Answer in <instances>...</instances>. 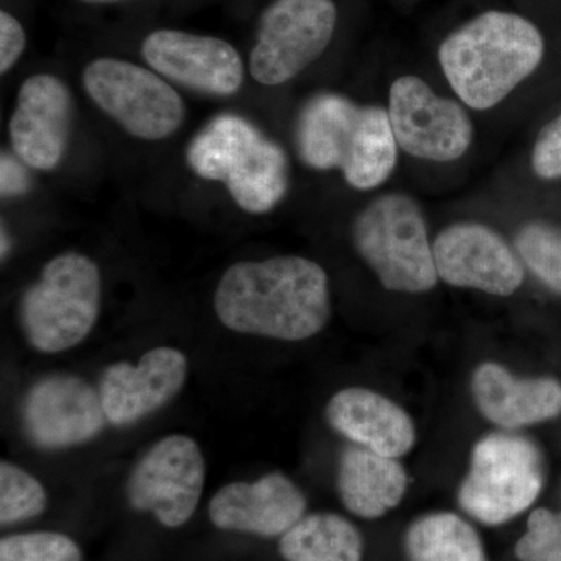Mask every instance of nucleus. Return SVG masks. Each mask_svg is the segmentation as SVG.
Wrapping results in <instances>:
<instances>
[{
	"label": "nucleus",
	"mask_w": 561,
	"mask_h": 561,
	"mask_svg": "<svg viewBox=\"0 0 561 561\" xmlns=\"http://www.w3.org/2000/svg\"><path fill=\"white\" fill-rule=\"evenodd\" d=\"M186 160L195 175L219 181L236 205L254 216L271 213L289 191L286 151L239 114L209 121L191 140Z\"/></svg>",
	"instance_id": "3"
},
{
	"label": "nucleus",
	"mask_w": 561,
	"mask_h": 561,
	"mask_svg": "<svg viewBox=\"0 0 561 561\" xmlns=\"http://www.w3.org/2000/svg\"><path fill=\"white\" fill-rule=\"evenodd\" d=\"M409 561H486L478 531L454 513H431L405 534Z\"/></svg>",
	"instance_id": "23"
},
{
	"label": "nucleus",
	"mask_w": 561,
	"mask_h": 561,
	"mask_svg": "<svg viewBox=\"0 0 561 561\" xmlns=\"http://www.w3.org/2000/svg\"><path fill=\"white\" fill-rule=\"evenodd\" d=\"M187 373L190 360L172 346L151 348L136 364L108 365L99 382L106 421L117 427L133 426L160 411L183 390Z\"/></svg>",
	"instance_id": "13"
},
{
	"label": "nucleus",
	"mask_w": 561,
	"mask_h": 561,
	"mask_svg": "<svg viewBox=\"0 0 561 561\" xmlns=\"http://www.w3.org/2000/svg\"><path fill=\"white\" fill-rule=\"evenodd\" d=\"M530 165L538 179H561V113L538 133L531 149Z\"/></svg>",
	"instance_id": "28"
},
{
	"label": "nucleus",
	"mask_w": 561,
	"mask_h": 561,
	"mask_svg": "<svg viewBox=\"0 0 561 561\" xmlns=\"http://www.w3.org/2000/svg\"><path fill=\"white\" fill-rule=\"evenodd\" d=\"M47 508V491L24 468L2 460L0 463V524L27 522Z\"/></svg>",
	"instance_id": "25"
},
{
	"label": "nucleus",
	"mask_w": 561,
	"mask_h": 561,
	"mask_svg": "<svg viewBox=\"0 0 561 561\" xmlns=\"http://www.w3.org/2000/svg\"><path fill=\"white\" fill-rule=\"evenodd\" d=\"M387 111L398 146L419 160H460L474 139L465 106L437 94L416 76H402L391 83Z\"/></svg>",
	"instance_id": "10"
},
{
	"label": "nucleus",
	"mask_w": 561,
	"mask_h": 561,
	"mask_svg": "<svg viewBox=\"0 0 561 561\" xmlns=\"http://www.w3.org/2000/svg\"><path fill=\"white\" fill-rule=\"evenodd\" d=\"M360 108L337 92H320L309 99L295 127L301 161L313 171H342L353 147Z\"/></svg>",
	"instance_id": "19"
},
{
	"label": "nucleus",
	"mask_w": 561,
	"mask_h": 561,
	"mask_svg": "<svg viewBox=\"0 0 561 561\" xmlns=\"http://www.w3.org/2000/svg\"><path fill=\"white\" fill-rule=\"evenodd\" d=\"M0 561H83V553L68 535L28 531L0 540Z\"/></svg>",
	"instance_id": "26"
},
{
	"label": "nucleus",
	"mask_w": 561,
	"mask_h": 561,
	"mask_svg": "<svg viewBox=\"0 0 561 561\" xmlns=\"http://www.w3.org/2000/svg\"><path fill=\"white\" fill-rule=\"evenodd\" d=\"M2 197H16V195L25 194L31 187V180H28L27 172L22 168L20 161L16 158L7 154L5 151L2 153Z\"/></svg>",
	"instance_id": "30"
},
{
	"label": "nucleus",
	"mask_w": 561,
	"mask_h": 561,
	"mask_svg": "<svg viewBox=\"0 0 561 561\" xmlns=\"http://www.w3.org/2000/svg\"><path fill=\"white\" fill-rule=\"evenodd\" d=\"M334 0H275L262 13L250 73L264 87H279L319 60L337 25Z\"/></svg>",
	"instance_id": "8"
},
{
	"label": "nucleus",
	"mask_w": 561,
	"mask_h": 561,
	"mask_svg": "<svg viewBox=\"0 0 561 561\" xmlns=\"http://www.w3.org/2000/svg\"><path fill=\"white\" fill-rule=\"evenodd\" d=\"M214 311L228 330L280 342H302L330 323V278L308 257L241 261L221 275Z\"/></svg>",
	"instance_id": "1"
},
{
	"label": "nucleus",
	"mask_w": 561,
	"mask_h": 561,
	"mask_svg": "<svg viewBox=\"0 0 561 561\" xmlns=\"http://www.w3.org/2000/svg\"><path fill=\"white\" fill-rule=\"evenodd\" d=\"M432 250L438 278L449 286L494 297H511L522 289L526 275L515 247L486 225H449L435 236Z\"/></svg>",
	"instance_id": "11"
},
{
	"label": "nucleus",
	"mask_w": 561,
	"mask_h": 561,
	"mask_svg": "<svg viewBox=\"0 0 561 561\" xmlns=\"http://www.w3.org/2000/svg\"><path fill=\"white\" fill-rule=\"evenodd\" d=\"M142 57L154 72L203 94L234 95L245 79L239 51L216 36L157 31L144 39Z\"/></svg>",
	"instance_id": "14"
},
{
	"label": "nucleus",
	"mask_w": 561,
	"mask_h": 561,
	"mask_svg": "<svg viewBox=\"0 0 561 561\" xmlns=\"http://www.w3.org/2000/svg\"><path fill=\"white\" fill-rule=\"evenodd\" d=\"M84 3H113V2H124V0H81Z\"/></svg>",
	"instance_id": "31"
},
{
	"label": "nucleus",
	"mask_w": 561,
	"mask_h": 561,
	"mask_svg": "<svg viewBox=\"0 0 561 561\" xmlns=\"http://www.w3.org/2000/svg\"><path fill=\"white\" fill-rule=\"evenodd\" d=\"M409 486V476L398 459L353 445L339 459L337 490L346 511L376 519L397 507Z\"/></svg>",
	"instance_id": "20"
},
{
	"label": "nucleus",
	"mask_w": 561,
	"mask_h": 561,
	"mask_svg": "<svg viewBox=\"0 0 561 561\" xmlns=\"http://www.w3.org/2000/svg\"><path fill=\"white\" fill-rule=\"evenodd\" d=\"M72 127V95L65 81L50 73L28 77L18 91L9 131L18 160L35 171L60 164Z\"/></svg>",
	"instance_id": "15"
},
{
	"label": "nucleus",
	"mask_w": 561,
	"mask_h": 561,
	"mask_svg": "<svg viewBox=\"0 0 561 561\" xmlns=\"http://www.w3.org/2000/svg\"><path fill=\"white\" fill-rule=\"evenodd\" d=\"M515 250L535 278L561 295V227L529 221L516 232Z\"/></svg>",
	"instance_id": "24"
},
{
	"label": "nucleus",
	"mask_w": 561,
	"mask_h": 561,
	"mask_svg": "<svg viewBox=\"0 0 561 561\" xmlns=\"http://www.w3.org/2000/svg\"><path fill=\"white\" fill-rule=\"evenodd\" d=\"M22 423L38 448L65 449L94 440L108 421L99 389L87 379L50 375L25 394Z\"/></svg>",
	"instance_id": "12"
},
{
	"label": "nucleus",
	"mask_w": 561,
	"mask_h": 561,
	"mask_svg": "<svg viewBox=\"0 0 561 561\" xmlns=\"http://www.w3.org/2000/svg\"><path fill=\"white\" fill-rule=\"evenodd\" d=\"M81 81L95 106L135 138L168 139L183 125V99L154 70L119 58H98L84 68Z\"/></svg>",
	"instance_id": "7"
},
{
	"label": "nucleus",
	"mask_w": 561,
	"mask_h": 561,
	"mask_svg": "<svg viewBox=\"0 0 561 561\" xmlns=\"http://www.w3.org/2000/svg\"><path fill=\"white\" fill-rule=\"evenodd\" d=\"M478 411L505 431L552 420L561 412V383L552 378H515L496 362L479 365L471 376Z\"/></svg>",
	"instance_id": "18"
},
{
	"label": "nucleus",
	"mask_w": 561,
	"mask_h": 561,
	"mask_svg": "<svg viewBox=\"0 0 561 561\" xmlns=\"http://www.w3.org/2000/svg\"><path fill=\"white\" fill-rule=\"evenodd\" d=\"M542 485L545 460L538 446L511 431L493 432L472 448L459 504L478 522L501 526L527 511Z\"/></svg>",
	"instance_id": "6"
},
{
	"label": "nucleus",
	"mask_w": 561,
	"mask_h": 561,
	"mask_svg": "<svg viewBox=\"0 0 561 561\" xmlns=\"http://www.w3.org/2000/svg\"><path fill=\"white\" fill-rule=\"evenodd\" d=\"M25 44L27 38L21 22L9 11H2L0 13V72L7 73L16 65L25 49Z\"/></svg>",
	"instance_id": "29"
},
{
	"label": "nucleus",
	"mask_w": 561,
	"mask_h": 561,
	"mask_svg": "<svg viewBox=\"0 0 561 561\" xmlns=\"http://www.w3.org/2000/svg\"><path fill=\"white\" fill-rule=\"evenodd\" d=\"M545 51V38L534 22L511 11L490 10L443 39L438 62L460 102L486 111L540 68Z\"/></svg>",
	"instance_id": "2"
},
{
	"label": "nucleus",
	"mask_w": 561,
	"mask_h": 561,
	"mask_svg": "<svg viewBox=\"0 0 561 561\" xmlns=\"http://www.w3.org/2000/svg\"><path fill=\"white\" fill-rule=\"evenodd\" d=\"M279 552L286 561H362L364 542L343 516L312 513L280 537Z\"/></svg>",
	"instance_id": "22"
},
{
	"label": "nucleus",
	"mask_w": 561,
	"mask_h": 561,
	"mask_svg": "<svg viewBox=\"0 0 561 561\" xmlns=\"http://www.w3.org/2000/svg\"><path fill=\"white\" fill-rule=\"evenodd\" d=\"M515 553L522 561H561V513L548 508L531 512Z\"/></svg>",
	"instance_id": "27"
},
{
	"label": "nucleus",
	"mask_w": 561,
	"mask_h": 561,
	"mask_svg": "<svg viewBox=\"0 0 561 561\" xmlns=\"http://www.w3.org/2000/svg\"><path fill=\"white\" fill-rule=\"evenodd\" d=\"M206 461L190 435L162 437L140 457L127 482L135 511L151 513L169 529L184 526L201 504Z\"/></svg>",
	"instance_id": "9"
},
{
	"label": "nucleus",
	"mask_w": 561,
	"mask_h": 561,
	"mask_svg": "<svg viewBox=\"0 0 561 561\" xmlns=\"http://www.w3.org/2000/svg\"><path fill=\"white\" fill-rule=\"evenodd\" d=\"M398 150L389 111L378 105H362L353 147L341 171L343 179L356 191L378 190L393 175Z\"/></svg>",
	"instance_id": "21"
},
{
	"label": "nucleus",
	"mask_w": 561,
	"mask_h": 561,
	"mask_svg": "<svg viewBox=\"0 0 561 561\" xmlns=\"http://www.w3.org/2000/svg\"><path fill=\"white\" fill-rule=\"evenodd\" d=\"M102 275L87 254L66 251L47 262L20 301L25 341L44 354L76 348L99 320Z\"/></svg>",
	"instance_id": "5"
},
{
	"label": "nucleus",
	"mask_w": 561,
	"mask_h": 561,
	"mask_svg": "<svg viewBox=\"0 0 561 561\" xmlns=\"http://www.w3.org/2000/svg\"><path fill=\"white\" fill-rule=\"evenodd\" d=\"M327 419L353 445L391 459L411 453L416 443L411 415L390 398L364 387L337 391L328 401Z\"/></svg>",
	"instance_id": "17"
},
{
	"label": "nucleus",
	"mask_w": 561,
	"mask_h": 561,
	"mask_svg": "<svg viewBox=\"0 0 561 561\" xmlns=\"http://www.w3.org/2000/svg\"><path fill=\"white\" fill-rule=\"evenodd\" d=\"M302 491L283 472L254 482H231L209 501V519L217 529L260 537H283L305 516Z\"/></svg>",
	"instance_id": "16"
},
{
	"label": "nucleus",
	"mask_w": 561,
	"mask_h": 561,
	"mask_svg": "<svg viewBox=\"0 0 561 561\" xmlns=\"http://www.w3.org/2000/svg\"><path fill=\"white\" fill-rule=\"evenodd\" d=\"M351 239L383 289L419 295L437 287L426 219L411 195L387 192L368 203L353 221Z\"/></svg>",
	"instance_id": "4"
}]
</instances>
